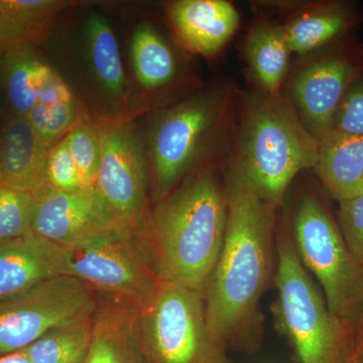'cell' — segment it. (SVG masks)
I'll return each instance as SVG.
<instances>
[{"label": "cell", "mask_w": 363, "mask_h": 363, "mask_svg": "<svg viewBox=\"0 0 363 363\" xmlns=\"http://www.w3.org/2000/svg\"><path fill=\"white\" fill-rule=\"evenodd\" d=\"M0 363H30L25 351L20 350L0 357Z\"/></svg>", "instance_id": "cell-31"}, {"label": "cell", "mask_w": 363, "mask_h": 363, "mask_svg": "<svg viewBox=\"0 0 363 363\" xmlns=\"http://www.w3.org/2000/svg\"><path fill=\"white\" fill-rule=\"evenodd\" d=\"M357 330V341H355L354 343V350L355 348L360 347V346L363 345V312L359 325H358Z\"/></svg>", "instance_id": "cell-32"}, {"label": "cell", "mask_w": 363, "mask_h": 363, "mask_svg": "<svg viewBox=\"0 0 363 363\" xmlns=\"http://www.w3.org/2000/svg\"><path fill=\"white\" fill-rule=\"evenodd\" d=\"M291 51L283 26L257 23L248 33L245 55L260 90L279 96L288 71Z\"/></svg>", "instance_id": "cell-21"}, {"label": "cell", "mask_w": 363, "mask_h": 363, "mask_svg": "<svg viewBox=\"0 0 363 363\" xmlns=\"http://www.w3.org/2000/svg\"><path fill=\"white\" fill-rule=\"evenodd\" d=\"M102 157L95 188L118 218L145 245L150 210L147 164L133 126L99 124Z\"/></svg>", "instance_id": "cell-10"}, {"label": "cell", "mask_w": 363, "mask_h": 363, "mask_svg": "<svg viewBox=\"0 0 363 363\" xmlns=\"http://www.w3.org/2000/svg\"><path fill=\"white\" fill-rule=\"evenodd\" d=\"M346 363H360L359 360H358V358L357 357V355H355V353L353 352L352 354H351V357L348 358L347 362Z\"/></svg>", "instance_id": "cell-34"}, {"label": "cell", "mask_w": 363, "mask_h": 363, "mask_svg": "<svg viewBox=\"0 0 363 363\" xmlns=\"http://www.w3.org/2000/svg\"><path fill=\"white\" fill-rule=\"evenodd\" d=\"M327 192L338 202L363 194V135L331 131L320 143L314 168Z\"/></svg>", "instance_id": "cell-18"}, {"label": "cell", "mask_w": 363, "mask_h": 363, "mask_svg": "<svg viewBox=\"0 0 363 363\" xmlns=\"http://www.w3.org/2000/svg\"><path fill=\"white\" fill-rule=\"evenodd\" d=\"M354 353L358 360H359V362L363 363V345L360 346V347L355 348Z\"/></svg>", "instance_id": "cell-33"}, {"label": "cell", "mask_w": 363, "mask_h": 363, "mask_svg": "<svg viewBox=\"0 0 363 363\" xmlns=\"http://www.w3.org/2000/svg\"><path fill=\"white\" fill-rule=\"evenodd\" d=\"M348 25L347 11L331 6L298 16L284 26V33L291 52L305 55L337 39Z\"/></svg>", "instance_id": "cell-25"}, {"label": "cell", "mask_w": 363, "mask_h": 363, "mask_svg": "<svg viewBox=\"0 0 363 363\" xmlns=\"http://www.w3.org/2000/svg\"><path fill=\"white\" fill-rule=\"evenodd\" d=\"M131 60L136 80L143 89H159L176 77L175 55L156 28L149 23L138 26L133 33Z\"/></svg>", "instance_id": "cell-22"}, {"label": "cell", "mask_w": 363, "mask_h": 363, "mask_svg": "<svg viewBox=\"0 0 363 363\" xmlns=\"http://www.w3.org/2000/svg\"><path fill=\"white\" fill-rule=\"evenodd\" d=\"M338 222L348 250L363 267V194L339 202Z\"/></svg>", "instance_id": "cell-30"}, {"label": "cell", "mask_w": 363, "mask_h": 363, "mask_svg": "<svg viewBox=\"0 0 363 363\" xmlns=\"http://www.w3.org/2000/svg\"><path fill=\"white\" fill-rule=\"evenodd\" d=\"M226 223V187L213 168L203 167L150 211L145 245L159 281L204 294Z\"/></svg>", "instance_id": "cell-2"}, {"label": "cell", "mask_w": 363, "mask_h": 363, "mask_svg": "<svg viewBox=\"0 0 363 363\" xmlns=\"http://www.w3.org/2000/svg\"><path fill=\"white\" fill-rule=\"evenodd\" d=\"M320 142L309 133L291 101L264 91L245 101L234 166L267 201L278 207L289 186L319 162Z\"/></svg>", "instance_id": "cell-3"}, {"label": "cell", "mask_w": 363, "mask_h": 363, "mask_svg": "<svg viewBox=\"0 0 363 363\" xmlns=\"http://www.w3.org/2000/svg\"><path fill=\"white\" fill-rule=\"evenodd\" d=\"M0 182H1V179H0Z\"/></svg>", "instance_id": "cell-36"}, {"label": "cell", "mask_w": 363, "mask_h": 363, "mask_svg": "<svg viewBox=\"0 0 363 363\" xmlns=\"http://www.w3.org/2000/svg\"><path fill=\"white\" fill-rule=\"evenodd\" d=\"M121 229L130 230L95 186L48 190L37 197L33 233L62 247H74Z\"/></svg>", "instance_id": "cell-11"}, {"label": "cell", "mask_w": 363, "mask_h": 363, "mask_svg": "<svg viewBox=\"0 0 363 363\" xmlns=\"http://www.w3.org/2000/svg\"><path fill=\"white\" fill-rule=\"evenodd\" d=\"M225 187V236L203 294L205 309L210 328L227 348L252 350L259 340L260 300L276 267L277 206L234 164Z\"/></svg>", "instance_id": "cell-1"}, {"label": "cell", "mask_w": 363, "mask_h": 363, "mask_svg": "<svg viewBox=\"0 0 363 363\" xmlns=\"http://www.w3.org/2000/svg\"><path fill=\"white\" fill-rule=\"evenodd\" d=\"M360 56H362V61H363V44L360 45Z\"/></svg>", "instance_id": "cell-35"}, {"label": "cell", "mask_w": 363, "mask_h": 363, "mask_svg": "<svg viewBox=\"0 0 363 363\" xmlns=\"http://www.w3.org/2000/svg\"><path fill=\"white\" fill-rule=\"evenodd\" d=\"M37 196L0 182V241L33 233Z\"/></svg>", "instance_id": "cell-26"}, {"label": "cell", "mask_w": 363, "mask_h": 363, "mask_svg": "<svg viewBox=\"0 0 363 363\" xmlns=\"http://www.w3.org/2000/svg\"><path fill=\"white\" fill-rule=\"evenodd\" d=\"M138 310L150 363H233L208 324L203 293L159 281Z\"/></svg>", "instance_id": "cell-7"}, {"label": "cell", "mask_w": 363, "mask_h": 363, "mask_svg": "<svg viewBox=\"0 0 363 363\" xmlns=\"http://www.w3.org/2000/svg\"><path fill=\"white\" fill-rule=\"evenodd\" d=\"M274 316L301 363H346L354 352L353 332L329 311L324 296L298 259L291 231L277 238Z\"/></svg>", "instance_id": "cell-4"}, {"label": "cell", "mask_w": 363, "mask_h": 363, "mask_svg": "<svg viewBox=\"0 0 363 363\" xmlns=\"http://www.w3.org/2000/svg\"><path fill=\"white\" fill-rule=\"evenodd\" d=\"M0 128V179L2 183L40 196L50 190L47 182L49 150L26 116L6 108Z\"/></svg>", "instance_id": "cell-13"}, {"label": "cell", "mask_w": 363, "mask_h": 363, "mask_svg": "<svg viewBox=\"0 0 363 363\" xmlns=\"http://www.w3.org/2000/svg\"><path fill=\"white\" fill-rule=\"evenodd\" d=\"M230 88L217 87L164 111L150 138L152 194L160 202L226 133L234 105Z\"/></svg>", "instance_id": "cell-5"}, {"label": "cell", "mask_w": 363, "mask_h": 363, "mask_svg": "<svg viewBox=\"0 0 363 363\" xmlns=\"http://www.w3.org/2000/svg\"><path fill=\"white\" fill-rule=\"evenodd\" d=\"M63 247L30 233L0 241V303L63 276Z\"/></svg>", "instance_id": "cell-15"}, {"label": "cell", "mask_w": 363, "mask_h": 363, "mask_svg": "<svg viewBox=\"0 0 363 363\" xmlns=\"http://www.w3.org/2000/svg\"><path fill=\"white\" fill-rule=\"evenodd\" d=\"M177 38L193 54H218L240 26L235 7L225 0H179L169 6Z\"/></svg>", "instance_id": "cell-14"}, {"label": "cell", "mask_w": 363, "mask_h": 363, "mask_svg": "<svg viewBox=\"0 0 363 363\" xmlns=\"http://www.w3.org/2000/svg\"><path fill=\"white\" fill-rule=\"evenodd\" d=\"M26 118L48 147L63 140L79 123L89 121L82 104L59 74Z\"/></svg>", "instance_id": "cell-20"}, {"label": "cell", "mask_w": 363, "mask_h": 363, "mask_svg": "<svg viewBox=\"0 0 363 363\" xmlns=\"http://www.w3.org/2000/svg\"><path fill=\"white\" fill-rule=\"evenodd\" d=\"M357 71L347 57L333 55L310 64L294 79V108L306 130L320 143L331 133L339 105Z\"/></svg>", "instance_id": "cell-12"}, {"label": "cell", "mask_w": 363, "mask_h": 363, "mask_svg": "<svg viewBox=\"0 0 363 363\" xmlns=\"http://www.w3.org/2000/svg\"><path fill=\"white\" fill-rule=\"evenodd\" d=\"M83 363H150L140 341L138 307L111 298L97 305Z\"/></svg>", "instance_id": "cell-16"}, {"label": "cell", "mask_w": 363, "mask_h": 363, "mask_svg": "<svg viewBox=\"0 0 363 363\" xmlns=\"http://www.w3.org/2000/svg\"><path fill=\"white\" fill-rule=\"evenodd\" d=\"M291 235L303 266L319 281L329 311L354 333L363 312V267L317 196L306 193L298 200Z\"/></svg>", "instance_id": "cell-6"}, {"label": "cell", "mask_w": 363, "mask_h": 363, "mask_svg": "<svg viewBox=\"0 0 363 363\" xmlns=\"http://www.w3.org/2000/svg\"><path fill=\"white\" fill-rule=\"evenodd\" d=\"M93 316L52 329L23 350L30 363H83L89 350Z\"/></svg>", "instance_id": "cell-24"}, {"label": "cell", "mask_w": 363, "mask_h": 363, "mask_svg": "<svg viewBox=\"0 0 363 363\" xmlns=\"http://www.w3.org/2000/svg\"><path fill=\"white\" fill-rule=\"evenodd\" d=\"M45 173L50 190L74 191L86 187L69 150L66 136L50 149Z\"/></svg>", "instance_id": "cell-28"}, {"label": "cell", "mask_w": 363, "mask_h": 363, "mask_svg": "<svg viewBox=\"0 0 363 363\" xmlns=\"http://www.w3.org/2000/svg\"><path fill=\"white\" fill-rule=\"evenodd\" d=\"M342 135H363V77L357 76L346 91L334 117L332 130Z\"/></svg>", "instance_id": "cell-29"}, {"label": "cell", "mask_w": 363, "mask_h": 363, "mask_svg": "<svg viewBox=\"0 0 363 363\" xmlns=\"http://www.w3.org/2000/svg\"><path fill=\"white\" fill-rule=\"evenodd\" d=\"M62 274L135 307L150 297L159 281L145 245L126 229L63 247Z\"/></svg>", "instance_id": "cell-8"}, {"label": "cell", "mask_w": 363, "mask_h": 363, "mask_svg": "<svg viewBox=\"0 0 363 363\" xmlns=\"http://www.w3.org/2000/svg\"><path fill=\"white\" fill-rule=\"evenodd\" d=\"M66 140L83 184L86 187L94 186L102 157L99 124L83 121L66 135Z\"/></svg>", "instance_id": "cell-27"}, {"label": "cell", "mask_w": 363, "mask_h": 363, "mask_svg": "<svg viewBox=\"0 0 363 363\" xmlns=\"http://www.w3.org/2000/svg\"><path fill=\"white\" fill-rule=\"evenodd\" d=\"M93 291L80 279L57 276L0 303V354L25 350L48 332L94 314Z\"/></svg>", "instance_id": "cell-9"}, {"label": "cell", "mask_w": 363, "mask_h": 363, "mask_svg": "<svg viewBox=\"0 0 363 363\" xmlns=\"http://www.w3.org/2000/svg\"><path fill=\"white\" fill-rule=\"evenodd\" d=\"M57 74L35 45H16L0 52V87L7 109L28 116Z\"/></svg>", "instance_id": "cell-17"}, {"label": "cell", "mask_w": 363, "mask_h": 363, "mask_svg": "<svg viewBox=\"0 0 363 363\" xmlns=\"http://www.w3.org/2000/svg\"><path fill=\"white\" fill-rule=\"evenodd\" d=\"M66 0H0V52L45 39L52 21L73 6Z\"/></svg>", "instance_id": "cell-19"}, {"label": "cell", "mask_w": 363, "mask_h": 363, "mask_svg": "<svg viewBox=\"0 0 363 363\" xmlns=\"http://www.w3.org/2000/svg\"><path fill=\"white\" fill-rule=\"evenodd\" d=\"M86 39L91 66L98 82L112 96H123L128 81L123 60L116 35L104 16L93 13L88 18Z\"/></svg>", "instance_id": "cell-23"}]
</instances>
